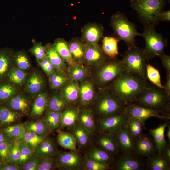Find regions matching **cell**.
Instances as JSON below:
<instances>
[{
    "mask_svg": "<svg viewBox=\"0 0 170 170\" xmlns=\"http://www.w3.org/2000/svg\"><path fill=\"white\" fill-rule=\"evenodd\" d=\"M149 84L147 81L125 71L112 82L110 89L127 104L133 102Z\"/></svg>",
    "mask_w": 170,
    "mask_h": 170,
    "instance_id": "6da1fadb",
    "label": "cell"
},
{
    "mask_svg": "<svg viewBox=\"0 0 170 170\" xmlns=\"http://www.w3.org/2000/svg\"><path fill=\"white\" fill-rule=\"evenodd\" d=\"M132 102L154 110L163 115L170 116V97L164 89L152 84H149Z\"/></svg>",
    "mask_w": 170,
    "mask_h": 170,
    "instance_id": "7a4b0ae2",
    "label": "cell"
},
{
    "mask_svg": "<svg viewBox=\"0 0 170 170\" xmlns=\"http://www.w3.org/2000/svg\"><path fill=\"white\" fill-rule=\"evenodd\" d=\"M102 92L96 99L94 110L98 118L107 117L124 112L126 104L109 89Z\"/></svg>",
    "mask_w": 170,
    "mask_h": 170,
    "instance_id": "3957f363",
    "label": "cell"
},
{
    "mask_svg": "<svg viewBox=\"0 0 170 170\" xmlns=\"http://www.w3.org/2000/svg\"><path fill=\"white\" fill-rule=\"evenodd\" d=\"M121 60L126 71L147 81L146 68L149 60L143 49L136 45L128 48Z\"/></svg>",
    "mask_w": 170,
    "mask_h": 170,
    "instance_id": "277c9868",
    "label": "cell"
},
{
    "mask_svg": "<svg viewBox=\"0 0 170 170\" xmlns=\"http://www.w3.org/2000/svg\"><path fill=\"white\" fill-rule=\"evenodd\" d=\"M110 25L119 40L124 41L127 44L128 48L135 46L136 37L140 34L137 32L134 25L129 21L123 14L118 13L112 16Z\"/></svg>",
    "mask_w": 170,
    "mask_h": 170,
    "instance_id": "5b68a950",
    "label": "cell"
},
{
    "mask_svg": "<svg viewBox=\"0 0 170 170\" xmlns=\"http://www.w3.org/2000/svg\"><path fill=\"white\" fill-rule=\"evenodd\" d=\"M140 35L144 39L145 46L143 50L149 60L164 53L167 40L156 32L153 25L146 24L143 32Z\"/></svg>",
    "mask_w": 170,
    "mask_h": 170,
    "instance_id": "8992f818",
    "label": "cell"
},
{
    "mask_svg": "<svg viewBox=\"0 0 170 170\" xmlns=\"http://www.w3.org/2000/svg\"><path fill=\"white\" fill-rule=\"evenodd\" d=\"M105 61L99 66L96 74L97 83L105 86L112 82L125 71V68L121 60L116 58Z\"/></svg>",
    "mask_w": 170,
    "mask_h": 170,
    "instance_id": "52a82bcc",
    "label": "cell"
},
{
    "mask_svg": "<svg viewBox=\"0 0 170 170\" xmlns=\"http://www.w3.org/2000/svg\"><path fill=\"white\" fill-rule=\"evenodd\" d=\"M133 8L146 24L157 22V16L162 12L164 0H135Z\"/></svg>",
    "mask_w": 170,
    "mask_h": 170,
    "instance_id": "ba28073f",
    "label": "cell"
},
{
    "mask_svg": "<svg viewBox=\"0 0 170 170\" xmlns=\"http://www.w3.org/2000/svg\"><path fill=\"white\" fill-rule=\"evenodd\" d=\"M110 166L114 170L147 169V160L135 152L119 154Z\"/></svg>",
    "mask_w": 170,
    "mask_h": 170,
    "instance_id": "9c48e42d",
    "label": "cell"
},
{
    "mask_svg": "<svg viewBox=\"0 0 170 170\" xmlns=\"http://www.w3.org/2000/svg\"><path fill=\"white\" fill-rule=\"evenodd\" d=\"M124 112L128 119H136L144 125L147 120L151 117H156L166 121L170 118V116L163 115L154 110L133 102L127 104Z\"/></svg>",
    "mask_w": 170,
    "mask_h": 170,
    "instance_id": "30bf717a",
    "label": "cell"
},
{
    "mask_svg": "<svg viewBox=\"0 0 170 170\" xmlns=\"http://www.w3.org/2000/svg\"><path fill=\"white\" fill-rule=\"evenodd\" d=\"M128 120L124 111L113 116L98 118L96 123L99 132L115 134L126 126Z\"/></svg>",
    "mask_w": 170,
    "mask_h": 170,
    "instance_id": "8fae6325",
    "label": "cell"
},
{
    "mask_svg": "<svg viewBox=\"0 0 170 170\" xmlns=\"http://www.w3.org/2000/svg\"><path fill=\"white\" fill-rule=\"evenodd\" d=\"M58 167L66 170H83V158L77 150L59 152L56 157Z\"/></svg>",
    "mask_w": 170,
    "mask_h": 170,
    "instance_id": "7c38bea8",
    "label": "cell"
},
{
    "mask_svg": "<svg viewBox=\"0 0 170 170\" xmlns=\"http://www.w3.org/2000/svg\"><path fill=\"white\" fill-rule=\"evenodd\" d=\"M84 63L89 65L98 67L107 59L106 55L97 43H85Z\"/></svg>",
    "mask_w": 170,
    "mask_h": 170,
    "instance_id": "4fadbf2b",
    "label": "cell"
},
{
    "mask_svg": "<svg viewBox=\"0 0 170 170\" xmlns=\"http://www.w3.org/2000/svg\"><path fill=\"white\" fill-rule=\"evenodd\" d=\"M96 143L97 146L114 157L119 154L115 134L99 132Z\"/></svg>",
    "mask_w": 170,
    "mask_h": 170,
    "instance_id": "5bb4252c",
    "label": "cell"
},
{
    "mask_svg": "<svg viewBox=\"0 0 170 170\" xmlns=\"http://www.w3.org/2000/svg\"><path fill=\"white\" fill-rule=\"evenodd\" d=\"M119 152H135V138L127 128H122L115 134Z\"/></svg>",
    "mask_w": 170,
    "mask_h": 170,
    "instance_id": "9a60e30c",
    "label": "cell"
},
{
    "mask_svg": "<svg viewBox=\"0 0 170 170\" xmlns=\"http://www.w3.org/2000/svg\"><path fill=\"white\" fill-rule=\"evenodd\" d=\"M155 145L149 137L143 134L135 138L134 152L144 157H149L156 153Z\"/></svg>",
    "mask_w": 170,
    "mask_h": 170,
    "instance_id": "2e32d148",
    "label": "cell"
},
{
    "mask_svg": "<svg viewBox=\"0 0 170 170\" xmlns=\"http://www.w3.org/2000/svg\"><path fill=\"white\" fill-rule=\"evenodd\" d=\"M67 128L68 132L75 139L77 146L80 149L85 148L90 144L94 135L86 130L77 122Z\"/></svg>",
    "mask_w": 170,
    "mask_h": 170,
    "instance_id": "e0dca14e",
    "label": "cell"
},
{
    "mask_svg": "<svg viewBox=\"0 0 170 170\" xmlns=\"http://www.w3.org/2000/svg\"><path fill=\"white\" fill-rule=\"evenodd\" d=\"M103 28L100 25L90 23L86 25L82 29V37L87 44L97 43L103 34Z\"/></svg>",
    "mask_w": 170,
    "mask_h": 170,
    "instance_id": "ac0fdd59",
    "label": "cell"
},
{
    "mask_svg": "<svg viewBox=\"0 0 170 170\" xmlns=\"http://www.w3.org/2000/svg\"><path fill=\"white\" fill-rule=\"evenodd\" d=\"M59 152L54 141L46 138L36 147L34 153L39 158L47 156L56 157Z\"/></svg>",
    "mask_w": 170,
    "mask_h": 170,
    "instance_id": "d6986e66",
    "label": "cell"
},
{
    "mask_svg": "<svg viewBox=\"0 0 170 170\" xmlns=\"http://www.w3.org/2000/svg\"><path fill=\"white\" fill-rule=\"evenodd\" d=\"M77 122L93 135L97 130L94 114L90 109L85 108L80 110Z\"/></svg>",
    "mask_w": 170,
    "mask_h": 170,
    "instance_id": "ffe728a7",
    "label": "cell"
},
{
    "mask_svg": "<svg viewBox=\"0 0 170 170\" xmlns=\"http://www.w3.org/2000/svg\"><path fill=\"white\" fill-rule=\"evenodd\" d=\"M68 45L74 62L77 64L82 65L84 63L85 44L76 37L71 39Z\"/></svg>",
    "mask_w": 170,
    "mask_h": 170,
    "instance_id": "44dd1931",
    "label": "cell"
},
{
    "mask_svg": "<svg viewBox=\"0 0 170 170\" xmlns=\"http://www.w3.org/2000/svg\"><path fill=\"white\" fill-rule=\"evenodd\" d=\"M85 156L93 160L110 165L115 159L114 156L97 146L90 147Z\"/></svg>",
    "mask_w": 170,
    "mask_h": 170,
    "instance_id": "7402d4cb",
    "label": "cell"
},
{
    "mask_svg": "<svg viewBox=\"0 0 170 170\" xmlns=\"http://www.w3.org/2000/svg\"><path fill=\"white\" fill-rule=\"evenodd\" d=\"M79 86V99L83 105H87L94 101V87L92 83L85 80L81 82Z\"/></svg>",
    "mask_w": 170,
    "mask_h": 170,
    "instance_id": "603a6c76",
    "label": "cell"
},
{
    "mask_svg": "<svg viewBox=\"0 0 170 170\" xmlns=\"http://www.w3.org/2000/svg\"><path fill=\"white\" fill-rule=\"evenodd\" d=\"M79 110L78 107L75 106L66 108L62 112L59 130L68 128L75 124L77 122Z\"/></svg>",
    "mask_w": 170,
    "mask_h": 170,
    "instance_id": "cb8c5ba5",
    "label": "cell"
},
{
    "mask_svg": "<svg viewBox=\"0 0 170 170\" xmlns=\"http://www.w3.org/2000/svg\"><path fill=\"white\" fill-rule=\"evenodd\" d=\"M79 86L78 82L70 80L63 87L61 96L68 104L74 103L78 98Z\"/></svg>",
    "mask_w": 170,
    "mask_h": 170,
    "instance_id": "d4e9b609",
    "label": "cell"
},
{
    "mask_svg": "<svg viewBox=\"0 0 170 170\" xmlns=\"http://www.w3.org/2000/svg\"><path fill=\"white\" fill-rule=\"evenodd\" d=\"M48 99L46 93H39L37 95L32 105L30 116L33 118L41 116L47 108Z\"/></svg>",
    "mask_w": 170,
    "mask_h": 170,
    "instance_id": "484cf974",
    "label": "cell"
},
{
    "mask_svg": "<svg viewBox=\"0 0 170 170\" xmlns=\"http://www.w3.org/2000/svg\"><path fill=\"white\" fill-rule=\"evenodd\" d=\"M168 122H166L154 129H150V133L153 137L156 149L158 153H161L167 144L164 132Z\"/></svg>",
    "mask_w": 170,
    "mask_h": 170,
    "instance_id": "4316f807",
    "label": "cell"
},
{
    "mask_svg": "<svg viewBox=\"0 0 170 170\" xmlns=\"http://www.w3.org/2000/svg\"><path fill=\"white\" fill-rule=\"evenodd\" d=\"M45 81L39 74L33 73L28 78L25 85V88L30 94H35L40 92L44 88Z\"/></svg>",
    "mask_w": 170,
    "mask_h": 170,
    "instance_id": "83f0119b",
    "label": "cell"
},
{
    "mask_svg": "<svg viewBox=\"0 0 170 170\" xmlns=\"http://www.w3.org/2000/svg\"><path fill=\"white\" fill-rule=\"evenodd\" d=\"M53 45L55 50L65 62L71 66L76 64L72 58L68 43L65 40L61 38L58 39L55 41Z\"/></svg>",
    "mask_w": 170,
    "mask_h": 170,
    "instance_id": "f1b7e54d",
    "label": "cell"
},
{
    "mask_svg": "<svg viewBox=\"0 0 170 170\" xmlns=\"http://www.w3.org/2000/svg\"><path fill=\"white\" fill-rule=\"evenodd\" d=\"M147 169L150 170H169L170 162L165 159L161 153H156L147 158Z\"/></svg>",
    "mask_w": 170,
    "mask_h": 170,
    "instance_id": "f546056e",
    "label": "cell"
},
{
    "mask_svg": "<svg viewBox=\"0 0 170 170\" xmlns=\"http://www.w3.org/2000/svg\"><path fill=\"white\" fill-rule=\"evenodd\" d=\"M8 104L12 109L24 114H27L30 110V100L23 95H19L13 97L10 99Z\"/></svg>",
    "mask_w": 170,
    "mask_h": 170,
    "instance_id": "4dcf8cb0",
    "label": "cell"
},
{
    "mask_svg": "<svg viewBox=\"0 0 170 170\" xmlns=\"http://www.w3.org/2000/svg\"><path fill=\"white\" fill-rule=\"evenodd\" d=\"M45 48L48 58L50 62L57 70L65 72L66 69L65 62L55 50L53 45L48 44Z\"/></svg>",
    "mask_w": 170,
    "mask_h": 170,
    "instance_id": "1f68e13d",
    "label": "cell"
},
{
    "mask_svg": "<svg viewBox=\"0 0 170 170\" xmlns=\"http://www.w3.org/2000/svg\"><path fill=\"white\" fill-rule=\"evenodd\" d=\"M119 41L116 37H106L103 38L102 48L105 54L110 58H115L118 55Z\"/></svg>",
    "mask_w": 170,
    "mask_h": 170,
    "instance_id": "d6a6232c",
    "label": "cell"
},
{
    "mask_svg": "<svg viewBox=\"0 0 170 170\" xmlns=\"http://www.w3.org/2000/svg\"><path fill=\"white\" fill-rule=\"evenodd\" d=\"M26 131L33 132L44 137H46L51 132L43 120L24 124Z\"/></svg>",
    "mask_w": 170,
    "mask_h": 170,
    "instance_id": "836d02e7",
    "label": "cell"
},
{
    "mask_svg": "<svg viewBox=\"0 0 170 170\" xmlns=\"http://www.w3.org/2000/svg\"><path fill=\"white\" fill-rule=\"evenodd\" d=\"M57 135V142L63 148L71 150H77V144L73 136L69 133L58 130Z\"/></svg>",
    "mask_w": 170,
    "mask_h": 170,
    "instance_id": "e575fe53",
    "label": "cell"
},
{
    "mask_svg": "<svg viewBox=\"0 0 170 170\" xmlns=\"http://www.w3.org/2000/svg\"><path fill=\"white\" fill-rule=\"evenodd\" d=\"M45 138L33 132L26 131L20 136L14 139L20 143H25L27 144L35 150L38 145Z\"/></svg>",
    "mask_w": 170,
    "mask_h": 170,
    "instance_id": "d590c367",
    "label": "cell"
},
{
    "mask_svg": "<svg viewBox=\"0 0 170 170\" xmlns=\"http://www.w3.org/2000/svg\"><path fill=\"white\" fill-rule=\"evenodd\" d=\"M68 80L65 72L57 69L49 76L50 87L53 89L59 88L63 86Z\"/></svg>",
    "mask_w": 170,
    "mask_h": 170,
    "instance_id": "8d00e7d4",
    "label": "cell"
},
{
    "mask_svg": "<svg viewBox=\"0 0 170 170\" xmlns=\"http://www.w3.org/2000/svg\"><path fill=\"white\" fill-rule=\"evenodd\" d=\"M21 115L4 106L0 107V124L9 125L19 120Z\"/></svg>",
    "mask_w": 170,
    "mask_h": 170,
    "instance_id": "74e56055",
    "label": "cell"
},
{
    "mask_svg": "<svg viewBox=\"0 0 170 170\" xmlns=\"http://www.w3.org/2000/svg\"><path fill=\"white\" fill-rule=\"evenodd\" d=\"M88 73L87 69L82 64H76L71 66L69 71L70 80L82 82L84 80Z\"/></svg>",
    "mask_w": 170,
    "mask_h": 170,
    "instance_id": "f35d334b",
    "label": "cell"
},
{
    "mask_svg": "<svg viewBox=\"0 0 170 170\" xmlns=\"http://www.w3.org/2000/svg\"><path fill=\"white\" fill-rule=\"evenodd\" d=\"M62 112L48 111L43 120L48 127L51 132L58 127L60 124Z\"/></svg>",
    "mask_w": 170,
    "mask_h": 170,
    "instance_id": "ab89813d",
    "label": "cell"
},
{
    "mask_svg": "<svg viewBox=\"0 0 170 170\" xmlns=\"http://www.w3.org/2000/svg\"><path fill=\"white\" fill-rule=\"evenodd\" d=\"M146 73L147 80L153 85L165 89L164 86L162 84L159 71L148 62L146 65Z\"/></svg>",
    "mask_w": 170,
    "mask_h": 170,
    "instance_id": "60d3db41",
    "label": "cell"
},
{
    "mask_svg": "<svg viewBox=\"0 0 170 170\" xmlns=\"http://www.w3.org/2000/svg\"><path fill=\"white\" fill-rule=\"evenodd\" d=\"M12 60L6 52L0 51V79L8 75L11 70Z\"/></svg>",
    "mask_w": 170,
    "mask_h": 170,
    "instance_id": "b9f144b4",
    "label": "cell"
},
{
    "mask_svg": "<svg viewBox=\"0 0 170 170\" xmlns=\"http://www.w3.org/2000/svg\"><path fill=\"white\" fill-rule=\"evenodd\" d=\"M67 105L61 95H54L48 100L47 109L48 111H61Z\"/></svg>",
    "mask_w": 170,
    "mask_h": 170,
    "instance_id": "7bdbcfd3",
    "label": "cell"
},
{
    "mask_svg": "<svg viewBox=\"0 0 170 170\" xmlns=\"http://www.w3.org/2000/svg\"><path fill=\"white\" fill-rule=\"evenodd\" d=\"M85 170H111L110 165L102 163L90 159L85 156L82 157Z\"/></svg>",
    "mask_w": 170,
    "mask_h": 170,
    "instance_id": "ee69618b",
    "label": "cell"
},
{
    "mask_svg": "<svg viewBox=\"0 0 170 170\" xmlns=\"http://www.w3.org/2000/svg\"><path fill=\"white\" fill-rule=\"evenodd\" d=\"M17 92L15 87L8 83L0 84V101H4L14 96Z\"/></svg>",
    "mask_w": 170,
    "mask_h": 170,
    "instance_id": "f6af8a7d",
    "label": "cell"
},
{
    "mask_svg": "<svg viewBox=\"0 0 170 170\" xmlns=\"http://www.w3.org/2000/svg\"><path fill=\"white\" fill-rule=\"evenodd\" d=\"M126 128L135 138L143 134L142 131L144 125L138 120L133 119H128Z\"/></svg>",
    "mask_w": 170,
    "mask_h": 170,
    "instance_id": "bcb514c9",
    "label": "cell"
},
{
    "mask_svg": "<svg viewBox=\"0 0 170 170\" xmlns=\"http://www.w3.org/2000/svg\"><path fill=\"white\" fill-rule=\"evenodd\" d=\"M8 75V78L11 82L19 85L21 84L24 82L27 76L23 70L16 68L11 69Z\"/></svg>",
    "mask_w": 170,
    "mask_h": 170,
    "instance_id": "7dc6e473",
    "label": "cell"
},
{
    "mask_svg": "<svg viewBox=\"0 0 170 170\" xmlns=\"http://www.w3.org/2000/svg\"><path fill=\"white\" fill-rule=\"evenodd\" d=\"M26 131L24 124L10 126L3 129L4 132L9 137L14 139L20 137Z\"/></svg>",
    "mask_w": 170,
    "mask_h": 170,
    "instance_id": "c3c4849f",
    "label": "cell"
},
{
    "mask_svg": "<svg viewBox=\"0 0 170 170\" xmlns=\"http://www.w3.org/2000/svg\"><path fill=\"white\" fill-rule=\"evenodd\" d=\"M39 159L37 170H52L58 168L56 157L47 156Z\"/></svg>",
    "mask_w": 170,
    "mask_h": 170,
    "instance_id": "681fc988",
    "label": "cell"
},
{
    "mask_svg": "<svg viewBox=\"0 0 170 170\" xmlns=\"http://www.w3.org/2000/svg\"><path fill=\"white\" fill-rule=\"evenodd\" d=\"M20 143V157L18 164L22 165L32 156L34 153V150L26 143Z\"/></svg>",
    "mask_w": 170,
    "mask_h": 170,
    "instance_id": "f907efd6",
    "label": "cell"
},
{
    "mask_svg": "<svg viewBox=\"0 0 170 170\" xmlns=\"http://www.w3.org/2000/svg\"><path fill=\"white\" fill-rule=\"evenodd\" d=\"M14 60L18 68L22 70L29 69L31 66L29 59L24 53L20 52L14 56Z\"/></svg>",
    "mask_w": 170,
    "mask_h": 170,
    "instance_id": "816d5d0a",
    "label": "cell"
},
{
    "mask_svg": "<svg viewBox=\"0 0 170 170\" xmlns=\"http://www.w3.org/2000/svg\"><path fill=\"white\" fill-rule=\"evenodd\" d=\"M20 144L19 141L14 140L8 156V161L10 162L18 165L20 157Z\"/></svg>",
    "mask_w": 170,
    "mask_h": 170,
    "instance_id": "f5cc1de1",
    "label": "cell"
},
{
    "mask_svg": "<svg viewBox=\"0 0 170 170\" xmlns=\"http://www.w3.org/2000/svg\"><path fill=\"white\" fill-rule=\"evenodd\" d=\"M30 51L35 56L37 61H40L48 58L45 47L41 44H35L31 49Z\"/></svg>",
    "mask_w": 170,
    "mask_h": 170,
    "instance_id": "db71d44e",
    "label": "cell"
},
{
    "mask_svg": "<svg viewBox=\"0 0 170 170\" xmlns=\"http://www.w3.org/2000/svg\"><path fill=\"white\" fill-rule=\"evenodd\" d=\"M14 142L12 141L0 144V159L5 162L8 161V156Z\"/></svg>",
    "mask_w": 170,
    "mask_h": 170,
    "instance_id": "11a10c76",
    "label": "cell"
},
{
    "mask_svg": "<svg viewBox=\"0 0 170 170\" xmlns=\"http://www.w3.org/2000/svg\"><path fill=\"white\" fill-rule=\"evenodd\" d=\"M40 159L34 153L30 158L22 165L21 169L23 170H37Z\"/></svg>",
    "mask_w": 170,
    "mask_h": 170,
    "instance_id": "9f6ffc18",
    "label": "cell"
},
{
    "mask_svg": "<svg viewBox=\"0 0 170 170\" xmlns=\"http://www.w3.org/2000/svg\"><path fill=\"white\" fill-rule=\"evenodd\" d=\"M37 62L46 74L49 76L57 70L48 58L40 61H37Z\"/></svg>",
    "mask_w": 170,
    "mask_h": 170,
    "instance_id": "6f0895ef",
    "label": "cell"
},
{
    "mask_svg": "<svg viewBox=\"0 0 170 170\" xmlns=\"http://www.w3.org/2000/svg\"><path fill=\"white\" fill-rule=\"evenodd\" d=\"M160 58L163 67L166 72H170V57L164 53L159 56Z\"/></svg>",
    "mask_w": 170,
    "mask_h": 170,
    "instance_id": "680465c9",
    "label": "cell"
},
{
    "mask_svg": "<svg viewBox=\"0 0 170 170\" xmlns=\"http://www.w3.org/2000/svg\"><path fill=\"white\" fill-rule=\"evenodd\" d=\"M157 20L158 21L169 22L170 20V10L160 12L157 16Z\"/></svg>",
    "mask_w": 170,
    "mask_h": 170,
    "instance_id": "91938a15",
    "label": "cell"
},
{
    "mask_svg": "<svg viewBox=\"0 0 170 170\" xmlns=\"http://www.w3.org/2000/svg\"><path fill=\"white\" fill-rule=\"evenodd\" d=\"M20 169L18 165L11 162L0 166V170H19Z\"/></svg>",
    "mask_w": 170,
    "mask_h": 170,
    "instance_id": "94428289",
    "label": "cell"
},
{
    "mask_svg": "<svg viewBox=\"0 0 170 170\" xmlns=\"http://www.w3.org/2000/svg\"><path fill=\"white\" fill-rule=\"evenodd\" d=\"M162 156L170 162V145L167 144L161 153Z\"/></svg>",
    "mask_w": 170,
    "mask_h": 170,
    "instance_id": "6125c7cd",
    "label": "cell"
},
{
    "mask_svg": "<svg viewBox=\"0 0 170 170\" xmlns=\"http://www.w3.org/2000/svg\"><path fill=\"white\" fill-rule=\"evenodd\" d=\"M166 81L164 87L167 95L170 97V72H166Z\"/></svg>",
    "mask_w": 170,
    "mask_h": 170,
    "instance_id": "be15d7a7",
    "label": "cell"
},
{
    "mask_svg": "<svg viewBox=\"0 0 170 170\" xmlns=\"http://www.w3.org/2000/svg\"><path fill=\"white\" fill-rule=\"evenodd\" d=\"M11 138L8 136L4 132L0 131V144L3 143L11 141Z\"/></svg>",
    "mask_w": 170,
    "mask_h": 170,
    "instance_id": "e7e4bbea",
    "label": "cell"
},
{
    "mask_svg": "<svg viewBox=\"0 0 170 170\" xmlns=\"http://www.w3.org/2000/svg\"><path fill=\"white\" fill-rule=\"evenodd\" d=\"M168 124L167 127V132L166 136L168 138V139L169 142H170V124Z\"/></svg>",
    "mask_w": 170,
    "mask_h": 170,
    "instance_id": "03108f58",
    "label": "cell"
},
{
    "mask_svg": "<svg viewBox=\"0 0 170 170\" xmlns=\"http://www.w3.org/2000/svg\"><path fill=\"white\" fill-rule=\"evenodd\" d=\"M134 0H131V1H134Z\"/></svg>",
    "mask_w": 170,
    "mask_h": 170,
    "instance_id": "003e7915",
    "label": "cell"
}]
</instances>
